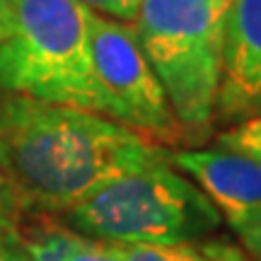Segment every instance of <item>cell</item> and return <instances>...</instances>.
I'll return each instance as SVG.
<instances>
[{
    "label": "cell",
    "mask_w": 261,
    "mask_h": 261,
    "mask_svg": "<svg viewBox=\"0 0 261 261\" xmlns=\"http://www.w3.org/2000/svg\"><path fill=\"white\" fill-rule=\"evenodd\" d=\"M169 162L162 143L102 114L0 94V169L32 215H61L107 181Z\"/></svg>",
    "instance_id": "cell-1"
},
{
    "label": "cell",
    "mask_w": 261,
    "mask_h": 261,
    "mask_svg": "<svg viewBox=\"0 0 261 261\" xmlns=\"http://www.w3.org/2000/svg\"><path fill=\"white\" fill-rule=\"evenodd\" d=\"M215 114L234 123L261 114V0H232L227 8Z\"/></svg>",
    "instance_id": "cell-7"
},
{
    "label": "cell",
    "mask_w": 261,
    "mask_h": 261,
    "mask_svg": "<svg viewBox=\"0 0 261 261\" xmlns=\"http://www.w3.org/2000/svg\"><path fill=\"white\" fill-rule=\"evenodd\" d=\"M61 220L83 237L112 244H196L223 223L211 198L172 162L107 181Z\"/></svg>",
    "instance_id": "cell-3"
},
{
    "label": "cell",
    "mask_w": 261,
    "mask_h": 261,
    "mask_svg": "<svg viewBox=\"0 0 261 261\" xmlns=\"http://www.w3.org/2000/svg\"><path fill=\"white\" fill-rule=\"evenodd\" d=\"M198 247L211 261H254L242 247L227 242V240H203Z\"/></svg>",
    "instance_id": "cell-13"
},
{
    "label": "cell",
    "mask_w": 261,
    "mask_h": 261,
    "mask_svg": "<svg viewBox=\"0 0 261 261\" xmlns=\"http://www.w3.org/2000/svg\"><path fill=\"white\" fill-rule=\"evenodd\" d=\"M12 32L0 46V94L102 114L92 17L83 0H8Z\"/></svg>",
    "instance_id": "cell-2"
},
{
    "label": "cell",
    "mask_w": 261,
    "mask_h": 261,
    "mask_svg": "<svg viewBox=\"0 0 261 261\" xmlns=\"http://www.w3.org/2000/svg\"><path fill=\"white\" fill-rule=\"evenodd\" d=\"M5 240H10V237H3V234H0V242H5Z\"/></svg>",
    "instance_id": "cell-18"
},
{
    "label": "cell",
    "mask_w": 261,
    "mask_h": 261,
    "mask_svg": "<svg viewBox=\"0 0 261 261\" xmlns=\"http://www.w3.org/2000/svg\"><path fill=\"white\" fill-rule=\"evenodd\" d=\"M0 261H29V259L12 240H5V242H0Z\"/></svg>",
    "instance_id": "cell-15"
},
{
    "label": "cell",
    "mask_w": 261,
    "mask_h": 261,
    "mask_svg": "<svg viewBox=\"0 0 261 261\" xmlns=\"http://www.w3.org/2000/svg\"><path fill=\"white\" fill-rule=\"evenodd\" d=\"M252 259H254V261H261V244H259V249H256V254H254Z\"/></svg>",
    "instance_id": "cell-17"
},
{
    "label": "cell",
    "mask_w": 261,
    "mask_h": 261,
    "mask_svg": "<svg viewBox=\"0 0 261 261\" xmlns=\"http://www.w3.org/2000/svg\"><path fill=\"white\" fill-rule=\"evenodd\" d=\"M201 3H205L208 8L218 10V12H223V15H227V8H230L232 0H201Z\"/></svg>",
    "instance_id": "cell-16"
},
{
    "label": "cell",
    "mask_w": 261,
    "mask_h": 261,
    "mask_svg": "<svg viewBox=\"0 0 261 261\" xmlns=\"http://www.w3.org/2000/svg\"><path fill=\"white\" fill-rule=\"evenodd\" d=\"M112 249L123 261H211L196 244H112Z\"/></svg>",
    "instance_id": "cell-9"
},
{
    "label": "cell",
    "mask_w": 261,
    "mask_h": 261,
    "mask_svg": "<svg viewBox=\"0 0 261 261\" xmlns=\"http://www.w3.org/2000/svg\"><path fill=\"white\" fill-rule=\"evenodd\" d=\"M29 211L24 201L19 198L17 189L12 187V181L8 179V174L0 169V234L10 237L15 242L17 232L24 227V223L29 220Z\"/></svg>",
    "instance_id": "cell-10"
},
{
    "label": "cell",
    "mask_w": 261,
    "mask_h": 261,
    "mask_svg": "<svg viewBox=\"0 0 261 261\" xmlns=\"http://www.w3.org/2000/svg\"><path fill=\"white\" fill-rule=\"evenodd\" d=\"M92 63L107 119L155 143L184 136L133 24L94 15Z\"/></svg>",
    "instance_id": "cell-5"
},
{
    "label": "cell",
    "mask_w": 261,
    "mask_h": 261,
    "mask_svg": "<svg viewBox=\"0 0 261 261\" xmlns=\"http://www.w3.org/2000/svg\"><path fill=\"white\" fill-rule=\"evenodd\" d=\"M133 29L184 136L205 133L220 92L225 15L201 0H143Z\"/></svg>",
    "instance_id": "cell-4"
},
{
    "label": "cell",
    "mask_w": 261,
    "mask_h": 261,
    "mask_svg": "<svg viewBox=\"0 0 261 261\" xmlns=\"http://www.w3.org/2000/svg\"><path fill=\"white\" fill-rule=\"evenodd\" d=\"M83 3L94 15L128 22V24H133V19H136L140 5H143V0H83Z\"/></svg>",
    "instance_id": "cell-12"
},
{
    "label": "cell",
    "mask_w": 261,
    "mask_h": 261,
    "mask_svg": "<svg viewBox=\"0 0 261 261\" xmlns=\"http://www.w3.org/2000/svg\"><path fill=\"white\" fill-rule=\"evenodd\" d=\"M15 244L29 261H123L109 242L83 237L65 225L51 223L48 215H29Z\"/></svg>",
    "instance_id": "cell-8"
},
{
    "label": "cell",
    "mask_w": 261,
    "mask_h": 261,
    "mask_svg": "<svg viewBox=\"0 0 261 261\" xmlns=\"http://www.w3.org/2000/svg\"><path fill=\"white\" fill-rule=\"evenodd\" d=\"M169 162L211 198L244 252L254 256L261 244V162L220 145L169 152Z\"/></svg>",
    "instance_id": "cell-6"
},
{
    "label": "cell",
    "mask_w": 261,
    "mask_h": 261,
    "mask_svg": "<svg viewBox=\"0 0 261 261\" xmlns=\"http://www.w3.org/2000/svg\"><path fill=\"white\" fill-rule=\"evenodd\" d=\"M218 145L234 152H242L247 158H254L261 162V114L237 121L232 128H227L225 133L218 136Z\"/></svg>",
    "instance_id": "cell-11"
},
{
    "label": "cell",
    "mask_w": 261,
    "mask_h": 261,
    "mask_svg": "<svg viewBox=\"0 0 261 261\" xmlns=\"http://www.w3.org/2000/svg\"><path fill=\"white\" fill-rule=\"evenodd\" d=\"M12 32V10L8 0H0V46Z\"/></svg>",
    "instance_id": "cell-14"
}]
</instances>
